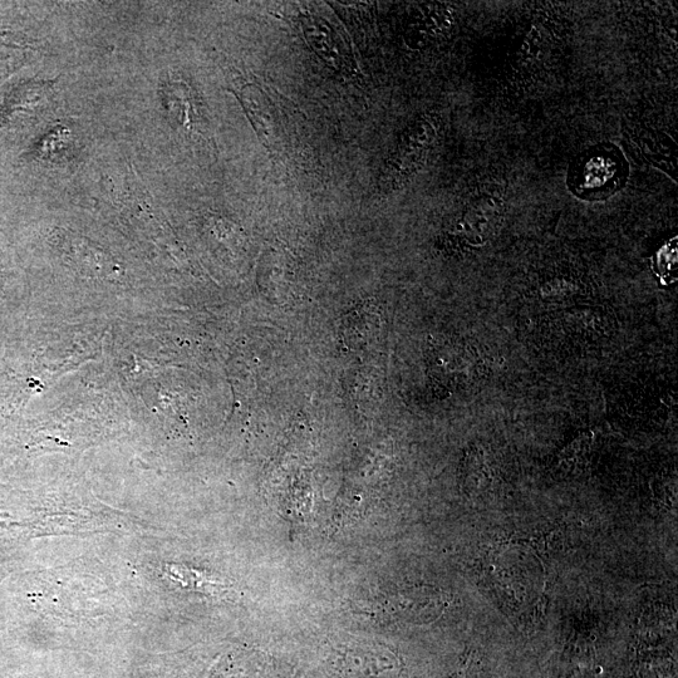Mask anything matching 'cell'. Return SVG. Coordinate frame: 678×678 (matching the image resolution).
<instances>
[{
    "label": "cell",
    "mask_w": 678,
    "mask_h": 678,
    "mask_svg": "<svg viewBox=\"0 0 678 678\" xmlns=\"http://www.w3.org/2000/svg\"><path fill=\"white\" fill-rule=\"evenodd\" d=\"M440 134V119L434 113L424 115L407 127L381 174L383 190L402 188L425 165Z\"/></svg>",
    "instance_id": "6da1fadb"
},
{
    "label": "cell",
    "mask_w": 678,
    "mask_h": 678,
    "mask_svg": "<svg viewBox=\"0 0 678 678\" xmlns=\"http://www.w3.org/2000/svg\"><path fill=\"white\" fill-rule=\"evenodd\" d=\"M505 213L500 191H485L466 208L452 234L465 245L481 247L493 237Z\"/></svg>",
    "instance_id": "7a4b0ae2"
},
{
    "label": "cell",
    "mask_w": 678,
    "mask_h": 678,
    "mask_svg": "<svg viewBox=\"0 0 678 678\" xmlns=\"http://www.w3.org/2000/svg\"><path fill=\"white\" fill-rule=\"evenodd\" d=\"M301 23L309 46L328 67L339 73L352 72L351 53L331 24L313 14L303 16Z\"/></svg>",
    "instance_id": "3957f363"
},
{
    "label": "cell",
    "mask_w": 678,
    "mask_h": 678,
    "mask_svg": "<svg viewBox=\"0 0 678 678\" xmlns=\"http://www.w3.org/2000/svg\"><path fill=\"white\" fill-rule=\"evenodd\" d=\"M238 98L260 142L267 149L274 150L279 142V129L268 98L252 83L240 88Z\"/></svg>",
    "instance_id": "277c9868"
},
{
    "label": "cell",
    "mask_w": 678,
    "mask_h": 678,
    "mask_svg": "<svg viewBox=\"0 0 678 678\" xmlns=\"http://www.w3.org/2000/svg\"><path fill=\"white\" fill-rule=\"evenodd\" d=\"M162 95L167 115L174 124L181 130H194L198 125V112L188 85L181 82L167 83Z\"/></svg>",
    "instance_id": "5b68a950"
},
{
    "label": "cell",
    "mask_w": 678,
    "mask_h": 678,
    "mask_svg": "<svg viewBox=\"0 0 678 678\" xmlns=\"http://www.w3.org/2000/svg\"><path fill=\"white\" fill-rule=\"evenodd\" d=\"M71 131L65 126H57L56 129L49 132V134L44 137L41 146V154L44 157H52V155L58 154L62 150L67 149V145L71 141Z\"/></svg>",
    "instance_id": "8992f818"
},
{
    "label": "cell",
    "mask_w": 678,
    "mask_h": 678,
    "mask_svg": "<svg viewBox=\"0 0 678 678\" xmlns=\"http://www.w3.org/2000/svg\"><path fill=\"white\" fill-rule=\"evenodd\" d=\"M22 60L23 53L17 48L0 47V78L16 71Z\"/></svg>",
    "instance_id": "52a82bcc"
}]
</instances>
